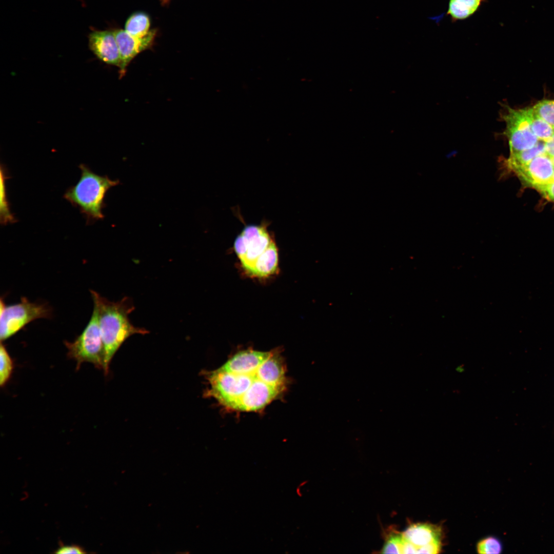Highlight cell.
<instances>
[{
	"label": "cell",
	"mask_w": 554,
	"mask_h": 554,
	"mask_svg": "<svg viewBox=\"0 0 554 554\" xmlns=\"http://www.w3.org/2000/svg\"><path fill=\"white\" fill-rule=\"evenodd\" d=\"M286 366L277 349H247L214 370L205 372V396L230 410H263L283 393L287 385Z\"/></svg>",
	"instance_id": "obj_1"
},
{
	"label": "cell",
	"mask_w": 554,
	"mask_h": 554,
	"mask_svg": "<svg viewBox=\"0 0 554 554\" xmlns=\"http://www.w3.org/2000/svg\"><path fill=\"white\" fill-rule=\"evenodd\" d=\"M90 293L93 305L97 309L101 334L104 349V371L108 373L114 355L124 342L134 334L144 335L148 331L134 326L129 315L135 307L131 300L124 297L117 302H111L94 290Z\"/></svg>",
	"instance_id": "obj_2"
},
{
	"label": "cell",
	"mask_w": 554,
	"mask_h": 554,
	"mask_svg": "<svg viewBox=\"0 0 554 554\" xmlns=\"http://www.w3.org/2000/svg\"><path fill=\"white\" fill-rule=\"evenodd\" d=\"M243 269L250 275L266 277L273 274L278 265L275 244L263 226L245 227L234 243Z\"/></svg>",
	"instance_id": "obj_3"
},
{
	"label": "cell",
	"mask_w": 554,
	"mask_h": 554,
	"mask_svg": "<svg viewBox=\"0 0 554 554\" xmlns=\"http://www.w3.org/2000/svg\"><path fill=\"white\" fill-rule=\"evenodd\" d=\"M79 168L81 170L79 181L66 190L64 197L78 207L88 220L102 219L105 194L118 182L96 174L84 164H80Z\"/></svg>",
	"instance_id": "obj_4"
},
{
	"label": "cell",
	"mask_w": 554,
	"mask_h": 554,
	"mask_svg": "<svg viewBox=\"0 0 554 554\" xmlns=\"http://www.w3.org/2000/svg\"><path fill=\"white\" fill-rule=\"evenodd\" d=\"M64 344L68 356L76 362V369L84 362L93 364L104 370V349L101 334L97 311L95 306L91 318L82 332L72 342Z\"/></svg>",
	"instance_id": "obj_5"
},
{
	"label": "cell",
	"mask_w": 554,
	"mask_h": 554,
	"mask_svg": "<svg viewBox=\"0 0 554 554\" xmlns=\"http://www.w3.org/2000/svg\"><path fill=\"white\" fill-rule=\"evenodd\" d=\"M51 313V308L47 304L31 302L26 297H22L20 302L9 305H6L1 298V342L11 337L33 321L49 318Z\"/></svg>",
	"instance_id": "obj_6"
},
{
	"label": "cell",
	"mask_w": 554,
	"mask_h": 554,
	"mask_svg": "<svg viewBox=\"0 0 554 554\" xmlns=\"http://www.w3.org/2000/svg\"><path fill=\"white\" fill-rule=\"evenodd\" d=\"M502 118L506 124L504 134L508 140L509 154L531 148L539 141L531 130L524 108L507 107Z\"/></svg>",
	"instance_id": "obj_7"
},
{
	"label": "cell",
	"mask_w": 554,
	"mask_h": 554,
	"mask_svg": "<svg viewBox=\"0 0 554 554\" xmlns=\"http://www.w3.org/2000/svg\"><path fill=\"white\" fill-rule=\"evenodd\" d=\"M113 31L120 54L121 64L119 68L121 77L125 73L126 68L131 61L138 54L152 45L156 31L151 30L148 34L143 37L133 36L125 29H116Z\"/></svg>",
	"instance_id": "obj_8"
},
{
	"label": "cell",
	"mask_w": 554,
	"mask_h": 554,
	"mask_svg": "<svg viewBox=\"0 0 554 554\" xmlns=\"http://www.w3.org/2000/svg\"><path fill=\"white\" fill-rule=\"evenodd\" d=\"M526 185L534 188L552 181L554 164L545 153L539 155L514 172Z\"/></svg>",
	"instance_id": "obj_9"
},
{
	"label": "cell",
	"mask_w": 554,
	"mask_h": 554,
	"mask_svg": "<svg viewBox=\"0 0 554 554\" xmlns=\"http://www.w3.org/2000/svg\"><path fill=\"white\" fill-rule=\"evenodd\" d=\"M89 46L101 61L120 67V54L113 31H94L91 32L89 35Z\"/></svg>",
	"instance_id": "obj_10"
},
{
	"label": "cell",
	"mask_w": 554,
	"mask_h": 554,
	"mask_svg": "<svg viewBox=\"0 0 554 554\" xmlns=\"http://www.w3.org/2000/svg\"><path fill=\"white\" fill-rule=\"evenodd\" d=\"M402 535L418 547L440 540L441 529L433 525L418 523L409 526Z\"/></svg>",
	"instance_id": "obj_11"
},
{
	"label": "cell",
	"mask_w": 554,
	"mask_h": 554,
	"mask_svg": "<svg viewBox=\"0 0 554 554\" xmlns=\"http://www.w3.org/2000/svg\"><path fill=\"white\" fill-rule=\"evenodd\" d=\"M487 0H449L446 15L452 23L466 19L475 14Z\"/></svg>",
	"instance_id": "obj_12"
},
{
	"label": "cell",
	"mask_w": 554,
	"mask_h": 554,
	"mask_svg": "<svg viewBox=\"0 0 554 554\" xmlns=\"http://www.w3.org/2000/svg\"><path fill=\"white\" fill-rule=\"evenodd\" d=\"M545 153V142L539 140L531 148L514 154H509L504 160V166L509 171L513 172L518 168L527 164L535 157Z\"/></svg>",
	"instance_id": "obj_13"
},
{
	"label": "cell",
	"mask_w": 554,
	"mask_h": 554,
	"mask_svg": "<svg viewBox=\"0 0 554 554\" xmlns=\"http://www.w3.org/2000/svg\"><path fill=\"white\" fill-rule=\"evenodd\" d=\"M150 26L149 16L145 13L139 12L132 14L127 19L125 30L133 36L143 37L150 31Z\"/></svg>",
	"instance_id": "obj_14"
},
{
	"label": "cell",
	"mask_w": 554,
	"mask_h": 554,
	"mask_svg": "<svg viewBox=\"0 0 554 554\" xmlns=\"http://www.w3.org/2000/svg\"><path fill=\"white\" fill-rule=\"evenodd\" d=\"M531 130L539 140L546 142L554 134V128L534 112L532 107L524 108Z\"/></svg>",
	"instance_id": "obj_15"
},
{
	"label": "cell",
	"mask_w": 554,
	"mask_h": 554,
	"mask_svg": "<svg viewBox=\"0 0 554 554\" xmlns=\"http://www.w3.org/2000/svg\"><path fill=\"white\" fill-rule=\"evenodd\" d=\"M7 178L4 168L1 167V200H0V219L2 224L6 225L16 221V219L11 213L7 198L5 180Z\"/></svg>",
	"instance_id": "obj_16"
},
{
	"label": "cell",
	"mask_w": 554,
	"mask_h": 554,
	"mask_svg": "<svg viewBox=\"0 0 554 554\" xmlns=\"http://www.w3.org/2000/svg\"><path fill=\"white\" fill-rule=\"evenodd\" d=\"M0 385L4 386L10 379L14 367L11 357L1 342L0 347Z\"/></svg>",
	"instance_id": "obj_17"
},
{
	"label": "cell",
	"mask_w": 554,
	"mask_h": 554,
	"mask_svg": "<svg viewBox=\"0 0 554 554\" xmlns=\"http://www.w3.org/2000/svg\"><path fill=\"white\" fill-rule=\"evenodd\" d=\"M535 113L554 128V100H544L535 105Z\"/></svg>",
	"instance_id": "obj_18"
},
{
	"label": "cell",
	"mask_w": 554,
	"mask_h": 554,
	"mask_svg": "<svg viewBox=\"0 0 554 554\" xmlns=\"http://www.w3.org/2000/svg\"><path fill=\"white\" fill-rule=\"evenodd\" d=\"M477 551L479 553H500L502 550L500 541L493 537H489L481 540L477 544Z\"/></svg>",
	"instance_id": "obj_19"
},
{
	"label": "cell",
	"mask_w": 554,
	"mask_h": 554,
	"mask_svg": "<svg viewBox=\"0 0 554 554\" xmlns=\"http://www.w3.org/2000/svg\"><path fill=\"white\" fill-rule=\"evenodd\" d=\"M402 535H394L390 536L386 541L381 551L383 553H403Z\"/></svg>",
	"instance_id": "obj_20"
},
{
	"label": "cell",
	"mask_w": 554,
	"mask_h": 554,
	"mask_svg": "<svg viewBox=\"0 0 554 554\" xmlns=\"http://www.w3.org/2000/svg\"><path fill=\"white\" fill-rule=\"evenodd\" d=\"M533 188L547 200L554 202V181L536 186Z\"/></svg>",
	"instance_id": "obj_21"
},
{
	"label": "cell",
	"mask_w": 554,
	"mask_h": 554,
	"mask_svg": "<svg viewBox=\"0 0 554 554\" xmlns=\"http://www.w3.org/2000/svg\"><path fill=\"white\" fill-rule=\"evenodd\" d=\"M441 549L440 540H436L422 546L418 547L417 553L435 554Z\"/></svg>",
	"instance_id": "obj_22"
},
{
	"label": "cell",
	"mask_w": 554,
	"mask_h": 554,
	"mask_svg": "<svg viewBox=\"0 0 554 554\" xmlns=\"http://www.w3.org/2000/svg\"><path fill=\"white\" fill-rule=\"evenodd\" d=\"M54 552L56 553H85L86 551L78 545L62 544Z\"/></svg>",
	"instance_id": "obj_23"
},
{
	"label": "cell",
	"mask_w": 554,
	"mask_h": 554,
	"mask_svg": "<svg viewBox=\"0 0 554 554\" xmlns=\"http://www.w3.org/2000/svg\"><path fill=\"white\" fill-rule=\"evenodd\" d=\"M403 537L402 553H417L418 547L406 539L403 536Z\"/></svg>",
	"instance_id": "obj_24"
},
{
	"label": "cell",
	"mask_w": 554,
	"mask_h": 554,
	"mask_svg": "<svg viewBox=\"0 0 554 554\" xmlns=\"http://www.w3.org/2000/svg\"><path fill=\"white\" fill-rule=\"evenodd\" d=\"M545 153L550 157H554V134L546 142H545Z\"/></svg>",
	"instance_id": "obj_25"
},
{
	"label": "cell",
	"mask_w": 554,
	"mask_h": 554,
	"mask_svg": "<svg viewBox=\"0 0 554 554\" xmlns=\"http://www.w3.org/2000/svg\"><path fill=\"white\" fill-rule=\"evenodd\" d=\"M551 158L552 159V161L553 162V164H554V157H551Z\"/></svg>",
	"instance_id": "obj_26"
},
{
	"label": "cell",
	"mask_w": 554,
	"mask_h": 554,
	"mask_svg": "<svg viewBox=\"0 0 554 554\" xmlns=\"http://www.w3.org/2000/svg\"><path fill=\"white\" fill-rule=\"evenodd\" d=\"M552 181H554V175H553V176Z\"/></svg>",
	"instance_id": "obj_27"
},
{
	"label": "cell",
	"mask_w": 554,
	"mask_h": 554,
	"mask_svg": "<svg viewBox=\"0 0 554 554\" xmlns=\"http://www.w3.org/2000/svg\"><path fill=\"white\" fill-rule=\"evenodd\" d=\"M164 1H167V0H164Z\"/></svg>",
	"instance_id": "obj_28"
}]
</instances>
